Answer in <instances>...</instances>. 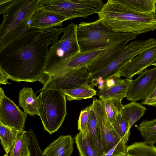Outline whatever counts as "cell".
Listing matches in <instances>:
<instances>
[{
  "label": "cell",
  "mask_w": 156,
  "mask_h": 156,
  "mask_svg": "<svg viewBox=\"0 0 156 156\" xmlns=\"http://www.w3.org/2000/svg\"><path fill=\"white\" fill-rule=\"evenodd\" d=\"M63 28L30 27L0 51V68L13 81H39L43 74L48 47L58 40Z\"/></svg>",
  "instance_id": "obj_1"
},
{
  "label": "cell",
  "mask_w": 156,
  "mask_h": 156,
  "mask_svg": "<svg viewBox=\"0 0 156 156\" xmlns=\"http://www.w3.org/2000/svg\"><path fill=\"white\" fill-rule=\"evenodd\" d=\"M77 41L80 52L100 49L110 51L124 49L128 43L137 34L133 33L115 32L98 20L77 25Z\"/></svg>",
  "instance_id": "obj_2"
},
{
  "label": "cell",
  "mask_w": 156,
  "mask_h": 156,
  "mask_svg": "<svg viewBox=\"0 0 156 156\" xmlns=\"http://www.w3.org/2000/svg\"><path fill=\"white\" fill-rule=\"evenodd\" d=\"M98 20L116 32L138 35L156 30V13L135 14L126 10L120 0H108L98 14Z\"/></svg>",
  "instance_id": "obj_3"
},
{
  "label": "cell",
  "mask_w": 156,
  "mask_h": 156,
  "mask_svg": "<svg viewBox=\"0 0 156 156\" xmlns=\"http://www.w3.org/2000/svg\"><path fill=\"white\" fill-rule=\"evenodd\" d=\"M40 0H8L0 5L3 19L0 26V51L30 27L33 14L40 10Z\"/></svg>",
  "instance_id": "obj_4"
},
{
  "label": "cell",
  "mask_w": 156,
  "mask_h": 156,
  "mask_svg": "<svg viewBox=\"0 0 156 156\" xmlns=\"http://www.w3.org/2000/svg\"><path fill=\"white\" fill-rule=\"evenodd\" d=\"M38 97L39 116L44 130L51 134L62 126L67 115L66 95L48 88L41 91Z\"/></svg>",
  "instance_id": "obj_5"
},
{
  "label": "cell",
  "mask_w": 156,
  "mask_h": 156,
  "mask_svg": "<svg viewBox=\"0 0 156 156\" xmlns=\"http://www.w3.org/2000/svg\"><path fill=\"white\" fill-rule=\"evenodd\" d=\"M104 4L101 0H40V8L64 17L66 20L84 18L98 13Z\"/></svg>",
  "instance_id": "obj_6"
},
{
  "label": "cell",
  "mask_w": 156,
  "mask_h": 156,
  "mask_svg": "<svg viewBox=\"0 0 156 156\" xmlns=\"http://www.w3.org/2000/svg\"><path fill=\"white\" fill-rule=\"evenodd\" d=\"M77 25L73 23L64 27L63 33L49 48L46 56L43 74L66 58L80 52L76 31Z\"/></svg>",
  "instance_id": "obj_7"
},
{
  "label": "cell",
  "mask_w": 156,
  "mask_h": 156,
  "mask_svg": "<svg viewBox=\"0 0 156 156\" xmlns=\"http://www.w3.org/2000/svg\"><path fill=\"white\" fill-rule=\"evenodd\" d=\"M156 42L155 39L150 38L131 42L127 45L119 55L106 67L90 75V79L101 77L105 81L113 77L125 64L140 52L151 46Z\"/></svg>",
  "instance_id": "obj_8"
},
{
  "label": "cell",
  "mask_w": 156,
  "mask_h": 156,
  "mask_svg": "<svg viewBox=\"0 0 156 156\" xmlns=\"http://www.w3.org/2000/svg\"><path fill=\"white\" fill-rule=\"evenodd\" d=\"M100 49L80 52L62 60L43 74L40 80L58 76L71 70L82 68H87L105 51Z\"/></svg>",
  "instance_id": "obj_9"
},
{
  "label": "cell",
  "mask_w": 156,
  "mask_h": 156,
  "mask_svg": "<svg viewBox=\"0 0 156 156\" xmlns=\"http://www.w3.org/2000/svg\"><path fill=\"white\" fill-rule=\"evenodd\" d=\"M91 75L86 68L71 70L60 75L43 80L39 82L44 86L39 91L48 88L70 89L88 84Z\"/></svg>",
  "instance_id": "obj_10"
},
{
  "label": "cell",
  "mask_w": 156,
  "mask_h": 156,
  "mask_svg": "<svg viewBox=\"0 0 156 156\" xmlns=\"http://www.w3.org/2000/svg\"><path fill=\"white\" fill-rule=\"evenodd\" d=\"M92 105L97 120L105 154L121 140L115 131L107 115L104 100L94 97Z\"/></svg>",
  "instance_id": "obj_11"
},
{
  "label": "cell",
  "mask_w": 156,
  "mask_h": 156,
  "mask_svg": "<svg viewBox=\"0 0 156 156\" xmlns=\"http://www.w3.org/2000/svg\"><path fill=\"white\" fill-rule=\"evenodd\" d=\"M27 114L5 95L4 91L0 87V122L12 129L24 131Z\"/></svg>",
  "instance_id": "obj_12"
},
{
  "label": "cell",
  "mask_w": 156,
  "mask_h": 156,
  "mask_svg": "<svg viewBox=\"0 0 156 156\" xmlns=\"http://www.w3.org/2000/svg\"><path fill=\"white\" fill-rule=\"evenodd\" d=\"M156 60V42L151 46L140 52L135 58L125 64L113 76H124L132 79L133 76L140 74Z\"/></svg>",
  "instance_id": "obj_13"
},
{
  "label": "cell",
  "mask_w": 156,
  "mask_h": 156,
  "mask_svg": "<svg viewBox=\"0 0 156 156\" xmlns=\"http://www.w3.org/2000/svg\"><path fill=\"white\" fill-rule=\"evenodd\" d=\"M156 83V67L145 69L136 79L132 80L127 99L136 102L145 99Z\"/></svg>",
  "instance_id": "obj_14"
},
{
  "label": "cell",
  "mask_w": 156,
  "mask_h": 156,
  "mask_svg": "<svg viewBox=\"0 0 156 156\" xmlns=\"http://www.w3.org/2000/svg\"><path fill=\"white\" fill-rule=\"evenodd\" d=\"M66 20L64 17L43 9L36 12L30 21V27L44 29L56 26L62 27L63 23Z\"/></svg>",
  "instance_id": "obj_15"
},
{
  "label": "cell",
  "mask_w": 156,
  "mask_h": 156,
  "mask_svg": "<svg viewBox=\"0 0 156 156\" xmlns=\"http://www.w3.org/2000/svg\"><path fill=\"white\" fill-rule=\"evenodd\" d=\"M73 151V139L70 135H60L43 152L45 156H71Z\"/></svg>",
  "instance_id": "obj_16"
},
{
  "label": "cell",
  "mask_w": 156,
  "mask_h": 156,
  "mask_svg": "<svg viewBox=\"0 0 156 156\" xmlns=\"http://www.w3.org/2000/svg\"><path fill=\"white\" fill-rule=\"evenodd\" d=\"M87 134L90 142L97 156L105 155L101 132L95 113L92 109L88 123Z\"/></svg>",
  "instance_id": "obj_17"
},
{
  "label": "cell",
  "mask_w": 156,
  "mask_h": 156,
  "mask_svg": "<svg viewBox=\"0 0 156 156\" xmlns=\"http://www.w3.org/2000/svg\"><path fill=\"white\" fill-rule=\"evenodd\" d=\"M19 105L24 112L31 116L39 115L38 111L39 99L32 88L24 87L20 90L19 97Z\"/></svg>",
  "instance_id": "obj_18"
},
{
  "label": "cell",
  "mask_w": 156,
  "mask_h": 156,
  "mask_svg": "<svg viewBox=\"0 0 156 156\" xmlns=\"http://www.w3.org/2000/svg\"><path fill=\"white\" fill-rule=\"evenodd\" d=\"M132 79L126 78L117 84L110 88L98 90L97 95L103 100L111 99L122 100L126 97Z\"/></svg>",
  "instance_id": "obj_19"
},
{
  "label": "cell",
  "mask_w": 156,
  "mask_h": 156,
  "mask_svg": "<svg viewBox=\"0 0 156 156\" xmlns=\"http://www.w3.org/2000/svg\"><path fill=\"white\" fill-rule=\"evenodd\" d=\"M126 10L135 14L156 13V0H120Z\"/></svg>",
  "instance_id": "obj_20"
},
{
  "label": "cell",
  "mask_w": 156,
  "mask_h": 156,
  "mask_svg": "<svg viewBox=\"0 0 156 156\" xmlns=\"http://www.w3.org/2000/svg\"><path fill=\"white\" fill-rule=\"evenodd\" d=\"M146 109L140 103L136 102L124 105L122 115L129 122V129L144 115Z\"/></svg>",
  "instance_id": "obj_21"
},
{
  "label": "cell",
  "mask_w": 156,
  "mask_h": 156,
  "mask_svg": "<svg viewBox=\"0 0 156 156\" xmlns=\"http://www.w3.org/2000/svg\"><path fill=\"white\" fill-rule=\"evenodd\" d=\"M66 95L69 101L80 100L91 98L97 95V91L89 84L70 89H60L59 90Z\"/></svg>",
  "instance_id": "obj_22"
},
{
  "label": "cell",
  "mask_w": 156,
  "mask_h": 156,
  "mask_svg": "<svg viewBox=\"0 0 156 156\" xmlns=\"http://www.w3.org/2000/svg\"><path fill=\"white\" fill-rule=\"evenodd\" d=\"M9 156H30L27 132L23 131L18 136L11 148Z\"/></svg>",
  "instance_id": "obj_23"
},
{
  "label": "cell",
  "mask_w": 156,
  "mask_h": 156,
  "mask_svg": "<svg viewBox=\"0 0 156 156\" xmlns=\"http://www.w3.org/2000/svg\"><path fill=\"white\" fill-rule=\"evenodd\" d=\"M136 129L140 132L145 144L154 145L156 143V119L143 121Z\"/></svg>",
  "instance_id": "obj_24"
},
{
  "label": "cell",
  "mask_w": 156,
  "mask_h": 156,
  "mask_svg": "<svg viewBox=\"0 0 156 156\" xmlns=\"http://www.w3.org/2000/svg\"><path fill=\"white\" fill-rule=\"evenodd\" d=\"M22 131L12 129L0 122V143L6 154L9 153L18 136Z\"/></svg>",
  "instance_id": "obj_25"
},
{
  "label": "cell",
  "mask_w": 156,
  "mask_h": 156,
  "mask_svg": "<svg viewBox=\"0 0 156 156\" xmlns=\"http://www.w3.org/2000/svg\"><path fill=\"white\" fill-rule=\"evenodd\" d=\"M127 156H156V147L144 141L136 142L127 147Z\"/></svg>",
  "instance_id": "obj_26"
},
{
  "label": "cell",
  "mask_w": 156,
  "mask_h": 156,
  "mask_svg": "<svg viewBox=\"0 0 156 156\" xmlns=\"http://www.w3.org/2000/svg\"><path fill=\"white\" fill-rule=\"evenodd\" d=\"M112 126L121 140L127 144L130 133L129 124L121 113L118 115Z\"/></svg>",
  "instance_id": "obj_27"
},
{
  "label": "cell",
  "mask_w": 156,
  "mask_h": 156,
  "mask_svg": "<svg viewBox=\"0 0 156 156\" xmlns=\"http://www.w3.org/2000/svg\"><path fill=\"white\" fill-rule=\"evenodd\" d=\"M74 139L80 156H97L89 140L88 135L83 138L79 132Z\"/></svg>",
  "instance_id": "obj_28"
},
{
  "label": "cell",
  "mask_w": 156,
  "mask_h": 156,
  "mask_svg": "<svg viewBox=\"0 0 156 156\" xmlns=\"http://www.w3.org/2000/svg\"><path fill=\"white\" fill-rule=\"evenodd\" d=\"M122 100L111 99L104 100L105 112L112 125L123 110L124 105L121 103Z\"/></svg>",
  "instance_id": "obj_29"
},
{
  "label": "cell",
  "mask_w": 156,
  "mask_h": 156,
  "mask_svg": "<svg viewBox=\"0 0 156 156\" xmlns=\"http://www.w3.org/2000/svg\"><path fill=\"white\" fill-rule=\"evenodd\" d=\"M92 107L91 104L82 110L80 113L77 123L78 129L83 138L85 137L88 133V123Z\"/></svg>",
  "instance_id": "obj_30"
},
{
  "label": "cell",
  "mask_w": 156,
  "mask_h": 156,
  "mask_svg": "<svg viewBox=\"0 0 156 156\" xmlns=\"http://www.w3.org/2000/svg\"><path fill=\"white\" fill-rule=\"evenodd\" d=\"M127 144L121 140L104 156H127Z\"/></svg>",
  "instance_id": "obj_31"
},
{
  "label": "cell",
  "mask_w": 156,
  "mask_h": 156,
  "mask_svg": "<svg viewBox=\"0 0 156 156\" xmlns=\"http://www.w3.org/2000/svg\"><path fill=\"white\" fill-rule=\"evenodd\" d=\"M141 104L156 106V83L147 96L142 101Z\"/></svg>",
  "instance_id": "obj_32"
},
{
  "label": "cell",
  "mask_w": 156,
  "mask_h": 156,
  "mask_svg": "<svg viewBox=\"0 0 156 156\" xmlns=\"http://www.w3.org/2000/svg\"><path fill=\"white\" fill-rule=\"evenodd\" d=\"M123 79L120 77L113 76L105 81L103 85V89H107L113 87L121 82Z\"/></svg>",
  "instance_id": "obj_33"
},
{
  "label": "cell",
  "mask_w": 156,
  "mask_h": 156,
  "mask_svg": "<svg viewBox=\"0 0 156 156\" xmlns=\"http://www.w3.org/2000/svg\"><path fill=\"white\" fill-rule=\"evenodd\" d=\"M9 79L2 70L0 68V84L1 85L9 84L10 83L8 80Z\"/></svg>",
  "instance_id": "obj_34"
},
{
  "label": "cell",
  "mask_w": 156,
  "mask_h": 156,
  "mask_svg": "<svg viewBox=\"0 0 156 156\" xmlns=\"http://www.w3.org/2000/svg\"><path fill=\"white\" fill-rule=\"evenodd\" d=\"M152 65H154V66H156V60H155L154 62L153 63Z\"/></svg>",
  "instance_id": "obj_35"
},
{
  "label": "cell",
  "mask_w": 156,
  "mask_h": 156,
  "mask_svg": "<svg viewBox=\"0 0 156 156\" xmlns=\"http://www.w3.org/2000/svg\"><path fill=\"white\" fill-rule=\"evenodd\" d=\"M3 156H8V154H4V155H3Z\"/></svg>",
  "instance_id": "obj_36"
}]
</instances>
